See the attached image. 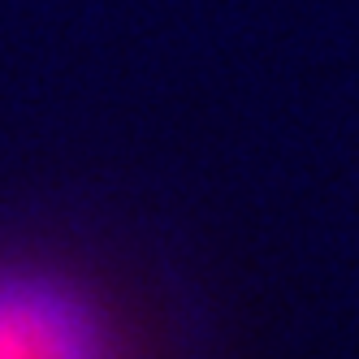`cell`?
<instances>
[{
	"mask_svg": "<svg viewBox=\"0 0 359 359\" xmlns=\"http://www.w3.org/2000/svg\"><path fill=\"white\" fill-rule=\"evenodd\" d=\"M0 359H109V342L79 294L0 273Z\"/></svg>",
	"mask_w": 359,
	"mask_h": 359,
	"instance_id": "obj_1",
	"label": "cell"
}]
</instances>
